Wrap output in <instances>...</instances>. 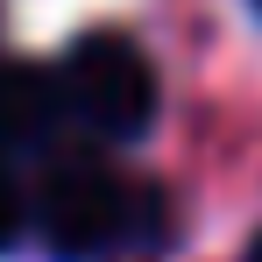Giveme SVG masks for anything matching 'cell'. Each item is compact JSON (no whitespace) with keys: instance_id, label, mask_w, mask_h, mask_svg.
<instances>
[{"instance_id":"6da1fadb","label":"cell","mask_w":262,"mask_h":262,"mask_svg":"<svg viewBox=\"0 0 262 262\" xmlns=\"http://www.w3.org/2000/svg\"><path fill=\"white\" fill-rule=\"evenodd\" d=\"M29 220H36V241H43L57 262H99L114 248H128L135 234L156 220V199L128 184L106 156H57L29 199Z\"/></svg>"},{"instance_id":"7a4b0ae2","label":"cell","mask_w":262,"mask_h":262,"mask_svg":"<svg viewBox=\"0 0 262 262\" xmlns=\"http://www.w3.org/2000/svg\"><path fill=\"white\" fill-rule=\"evenodd\" d=\"M57 92H64V121H78L99 142H135L156 121V78L135 36L121 29H85L57 64Z\"/></svg>"},{"instance_id":"3957f363","label":"cell","mask_w":262,"mask_h":262,"mask_svg":"<svg viewBox=\"0 0 262 262\" xmlns=\"http://www.w3.org/2000/svg\"><path fill=\"white\" fill-rule=\"evenodd\" d=\"M64 128L57 71L36 57H0V156H36Z\"/></svg>"},{"instance_id":"277c9868","label":"cell","mask_w":262,"mask_h":262,"mask_svg":"<svg viewBox=\"0 0 262 262\" xmlns=\"http://www.w3.org/2000/svg\"><path fill=\"white\" fill-rule=\"evenodd\" d=\"M21 227H29V191H21V177L7 170V156H0V255L21 241Z\"/></svg>"},{"instance_id":"5b68a950","label":"cell","mask_w":262,"mask_h":262,"mask_svg":"<svg viewBox=\"0 0 262 262\" xmlns=\"http://www.w3.org/2000/svg\"><path fill=\"white\" fill-rule=\"evenodd\" d=\"M248 262H262V234H255V241H248Z\"/></svg>"},{"instance_id":"8992f818","label":"cell","mask_w":262,"mask_h":262,"mask_svg":"<svg viewBox=\"0 0 262 262\" xmlns=\"http://www.w3.org/2000/svg\"><path fill=\"white\" fill-rule=\"evenodd\" d=\"M255 14H262V0H255Z\"/></svg>"}]
</instances>
